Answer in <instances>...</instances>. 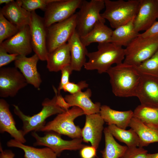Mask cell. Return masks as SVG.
I'll use <instances>...</instances> for the list:
<instances>
[{"label":"cell","instance_id":"17","mask_svg":"<svg viewBox=\"0 0 158 158\" xmlns=\"http://www.w3.org/2000/svg\"><path fill=\"white\" fill-rule=\"evenodd\" d=\"M40 60L36 54L30 57L18 55L15 61V67L19 69L27 83L40 89L42 82L40 75L37 71V65Z\"/></svg>","mask_w":158,"mask_h":158},{"label":"cell","instance_id":"16","mask_svg":"<svg viewBox=\"0 0 158 158\" xmlns=\"http://www.w3.org/2000/svg\"><path fill=\"white\" fill-rule=\"evenodd\" d=\"M85 115V125L81 131L83 140L90 142L97 149L101 140L104 121L99 113Z\"/></svg>","mask_w":158,"mask_h":158},{"label":"cell","instance_id":"14","mask_svg":"<svg viewBox=\"0 0 158 158\" xmlns=\"http://www.w3.org/2000/svg\"><path fill=\"white\" fill-rule=\"evenodd\" d=\"M158 19V0H140L133 23L138 32L149 29Z\"/></svg>","mask_w":158,"mask_h":158},{"label":"cell","instance_id":"2","mask_svg":"<svg viewBox=\"0 0 158 158\" xmlns=\"http://www.w3.org/2000/svg\"><path fill=\"white\" fill-rule=\"evenodd\" d=\"M97 49L87 54L89 60L84 66L86 70H96L100 74L107 73L113 64L122 63L125 58V49L111 42L99 43Z\"/></svg>","mask_w":158,"mask_h":158},{"label":"cell","instance_id":"25","mask_svg":"<svg viewBox=\"0 0 158 158\" xmlns=\"http://www.w3.org/2000/svg\"><path fill=\"white\" fill-rule=\"evenodd\" d=\"M134 18L127 23L113 30L110 42L118 46L126 47L140 34L135 30L133 23Z\"/></svg>","mask_w":158,"mask_h":158},{"label":"cell","instance_id":"32","mask_svg":"<svg viewBox=\"0 0 158 158\" xmlns=\"http://www.w3.org/2000/svg\"><path fill=\"white\" fill-rule=\"evenodd\" d=\"M20 29L0 12V44L16 34Z\"/></svg>","mask_w":158,"mask_h":158},{"label":"cell","instance_id":"42","mask_svg":"<svg viewBox=\"0 0 158 158\" xmlns=\"http://www.w3.org/2000/svg\"><path fill=\"white\" fill-rule=\"evenodd\" d=\"M13 1V0H0V4H4L5 5H7Z\"/></svg>","mask_w":158,"mask_h":158},{"label":"cell","instance_id":"9","mask_svg":"<svg viewBox=\"0 0 158 158\" xmlns=\"http://www.w3.org/2000/svg\"><path fill=\"white\" fill-rule=\"evenodd\" d=\"M76 13L68 19L47 28V44L48 53L66 43L75 30Z\"/></svg>","mask_w":158,"mask_h":158},{"label":"cell","instance_id":"34","mask_svg":"<svg viewBox=\"0 0 158 158\" xmlns=\"http://www.w3.org/2000/svg\"><path fill=\"white\" fill-rule=\"evenodd\" d=\"M128 147L120 158H149L147 151L142 147Z\"/></svg>","mask_w":158,"mask_h":158},{"label":"cell","instance_id":"21","mask_svg":"<svg viewBox=\"0 0 158 158\" xmlns=\"http://www.w3.org/2000/svg\"><path fill=\"white\" fill-rule=\"evenodd\" d=\"M70 51V65L73 70L81 71L86 62V56L88 52L82 42L80 37L75 30L68 41Z\"/></svg>","mask_w":158,"mask_h":158},{"label":"cell","instance_id":"6","mask_svg":"<svg viewBox=\"0 0 158 158\" xmlns=\"http://www.w3.org/2000/svg\"><path fill=\"white\" fill-rule=\"evenodd\" d=\"M123 63L137 66L151 57L158 49V37L146 38L139 35L125 49Z\"/></svg>","mask_w":158,"mask_h":158},{"label":"cell","instance_id":"23","mask_svg":"<svg viewBox=\"0 0 158 158\" xmlns=\"http://www.w3.org/2000/svg\"><path fill=\"white\" fill-rule=\"evenodd\" d=\"M99 114L104 122L108 125L114 124L120 128L126 129L133 117L131 110L116 111L105 105L101 106Z\"/></svg>","mask_w":158,"mask_h":158},{"label":"cell","instance_id":"24","mask_svg":"<svg viewBox=\"0 0 158 158\" xmlns=\"http://www.w3.org/2000/svg\"><path fill=\"white\" fill-rule=\"evenodd\" d=\"M105 20L99 21L85 36L80 37L81 41L85 47L93 42L102 43L110 42L113 30L105 24Z\"/></svg>","mask_w":158,"mask_h":158},{"label":"cell","instance_id":"31","mask_svg":"<svg viewBox=\"0 0 158 158\" xmlns=\"http://www.w3.org/2000/svg\"><path fill=\"white\" fill-rule=\"evenodd\" d=\"M134 67L141 74L158 78V49L150 58Z\"/></svg>","mask_w":158,"mask_h":158},{"label":"cell","instance_id":"8","mask_svg":"<svg viewBox=\"0 0 158 158\" xmlns=\"http://www.w3.org/2000/svg\"><path fill=\"white\" fill-rule=\"evenodd\" d=\"M45 133L44 135L41 137L36 132H32L31 135L36 140L33 144L34 146H43L48 147L57 157H59L64 150H81L86 146L82 143V138L66 140L62 138L61 134L54 132H46Z\"/></svg>","mask_w":158,"mask_h":158},{"label":"cell","instance_id":"4","mask_svg":"<svg viewBox=\"0 0 158 158\" xmlns=\"http://www.w3.org/2000/svg\"><path fill=\"white\" fill-rule=\"evenodd\" d=\"M41 110L38 113L30 116L24 114L17 105H13L14 112L22 121V129L25 135L30 132L40 131L46 124V120L52 115L58 114L66 111L56 103L55 95L51 99H45L42 103Z\"/></svg>","mask_w":158,"mask_h":158},{"label":"cell","instance_id":"39","mask_svg":"<svg viewBox=\"0 0 158 158\" xmlns=\"http://www.w3.org/2000/svg\"><path fill=\"white\" fill-rule=\"evenodd\" d=\"M139 35L146 38L158 37V21H156L147 30L140 33Z\"/></svg>","mask_w":158,"mask_h":158},{"label":"cell","instance_id":"22","mask_svg":"<svg viewBox=\"0 0 158 158\" xmlns=\"http://www.w3.org/2000/svg\"><path fill=\"white\" fill-rule=\"evenodd\" d=\"M46 61L47 68L50 72H57L70 64L71 53L68 43L49 53Z\"/></svg>","mask_w":158,"mask_h":158},{"label":"cell","instance_id":"27","mask_svg":"<svg viewBox=\"0 0 158 158\" xmlns=\"http://www.w3.org/2000/svg\"><path fill=\"white\" fill-rule=\"evenodd\" d=\"M7 145L8 147L19 148L24 153L25 158H57L56 154L47 147L42 148H35L24 145L14 139L8 141Z\"/></svg>","mask_w":158,"mask_h":158},{"label":"cell","instance_id":"10","mask_svg":"<svg viewBox=\"0 0 158 158\" xmlns=\"http://www.w3.org/2000/svg\"><path fill=\"white\" fill-rule=\"evenodd\" d=\"M83 0H54L50 3L44 11L43 18L47 28L66 20L75 13Z\"/></svg>","mask_w":158,"mask_h":158},{"label":"cell","instance_id":"20","mask_svg":"<svg viewBox=\"0 0 158 158\" xmlns=\"http://www.w3.org/2000/svg\"><path fill=\"white\" fill-rule=\"evenodd\" d=\"M1 13L5 18L20 29L30 23L31 12L23 8L13 0L10 3L5 5L0 9Z\"/></svg>","mask_w":158,"mask_h":158},{"label":"cell","instance_id":"19","mask_svg":"<svg viewBox=\"0 0 158 158\" xmlns=\"http://www.w3.org/2000/svg\"><path fill=\"white\" fill-rule=\"evenodd\" d=\"M92 94L91 90L87 88L84 92L66 95L64 98L71 107H79L85 115L99 113L101 104L99 102L94 103L90 99Z\"/></svg>","mask_w":158,"mask_h":158},{"label":"cell","instance_id":"36","mask_svg":"<svg viewBox=\"0 0 158 158\" xmlns=\"http://www.w3.org/2000/svg\"><path fill=\"white\" fill-rule=\"evenodd\" d=\"M61 71V79L57 90L58 93H60V92L61 90H62L63 86L70 82L69 81V77L73 70L70 64L64 67Z\"/></svg>","mask_w":158,"mask_h":158},{"label":"cell","instance_id":"43","mask_svg":"<svg viewBox=\"0 0 158 158\" xmlns=\"http://www.w3.org/2000/svg\"><path fill=\"white\" fill-rule=\"evenodd\" d=\"M149 158H158V152L154 154H148Z\"/></svg>","mask_w":158,"mask_h":158},{"label":"cell","instance_id":"28","mask_svg":"<svg viewBox=\"0 0 158 158\" xmlns=\"http://www.w3.org/2000/svg\"><path fill=\"white\" fill-rule=\"evenodd\" d=\"M105 146L101 151L103 158H120L128 148L127 146L122 145L115 140L113 136L107 127L104 129Z\"/></svg>","mask_w":158,"mask_h":158},{"label":"cell","instance_id":"13","mask_svg":"<svg viewBox=\"0 0 158 158\" xmlns=\"http://www.w3.org/2000/svg\"><path fill=\"white\" fill-rule=\"evenodd\" d=\"M141 75L135 97L138 98L141 105L158 109V78Z\"/></svg>","mask_w":158,"mask_h":158},{"label":"cell","instance_id":"3","mask_svg":"<svg viewBox=\"0 0 158 158\" xmlns=\"http://www.w3.org/2000/svg\"><path fill=\"white\" fill-rule=\"evenodd\" d=\"M105 10L101 16L109 22L114 29L135 18L139 8L140 0H104Z\"/></svg>","mask_w":158,"mask_h":158},{"label":"cell","instance_id":"37","mask_svg":"<svg viewBox=\"0 0 158 158\" xmlns=\"http://www.w3.org/2000/svg\"><path fill=\"white\" fill-rule=\"evenodd\" d=\"M18 55L8 53L4 48L0 47V68L15 61Z\"/></svg>","mask_w":158,"mask_h":158},{"label":"cell","instance_id":"1","mask_svg":"<svg viewBox=\"0 0 158 158\" xmlns=\"http://www.w3.org/2000/svg\"><path fill=\"white\" fill-rule=\"evenodd\" d=\"M110 78L112 90L117 97L135 96L141 74L134 66L123 62L111 67L107 71Z\"/></svg>","mask_w":158,"mask_h":158},{"label":"cell","instance_id":"40","mask_svg":"<svg viewBox=\"0 0 158 158\" xmlns=\"http://www.w3.org/2000/svg\"><path fill=\"white\" fill-rule=\"evenodd\" d=\"M53 88L56 96V103L60 107L66 111L69 109L71 107V105L65 100L64 97H63L60 93H58L56 88L53 86Z\"/></svg>","mask_w":158,"mask_h":158},{"label":"cell","instance_id":"18","mask_svg":"<svg viewBox=\"0 0 158 158\" xmlns=\"http://www.w3.org/2000/svg\"><path fill=\"white\" fill-rule=\"evenodd\" d=\"M0 132L8 133L13 139L23 143L26 142L22 130H18L16 127L9 104L3 98L0 99Z\"/></svg>","mask_w":158,"mask_h":158},{"label":"cell","instance_id":"35","mask_svg":"<svg viewBox=\"0 0 158 158\" xmlns=\"http://www.w3.org/2000/svg\"><path fill=\"white\" fill-rule=\"evenodd\" d=\"M88 86L89 84L85 80H81L77 83L69 82L63 86L62 90L70 94H74L82 91Z\"/></svg>","mask_w":158,"mask_h":158},{"label":"cell","instance_id":"15","mask_svg":"<svg viewBox=\"0 0 158 158\" xmlns=\"http://www.w3.org/2000/svg\"><path fill=\"white\" fill-rule=\"evenodd\" d=\"M9 53L27 56L32 52L30 28L29 25L20 29L15 35L0 44Z\"/></svg>","mask_w":158,"mask_h":158},{"label":"cell","instance_id":"38","mask_svg":"<svg viewBox=\"0 0 158 158\" xmlns=\"http://www.w3.org/2000/svg\"><path fill=\"white\" fill-rule=\"evenodd\" d=\"M97 150L92 146L86 145L80 150V155L82 158H94L96 155Z\"/></svg>","mask_w":158,"mask_h":158},{"label":"cell","instance_id":"7","mask_svg":"<svg viewBox=\"0 0 158 158\" xmlns=\"http://www.w3.org/2000/svg\"><path fill=\"white\" fill-rule=\"evenodd\" d=\"M105 7L104 0H83L79 11L76 13L75 31L80 37L86 35L98 21L106 20L100 13Z\"/></svg>","mask_w":158,"mask_h":158},{"label":"cell","instance_id":"26","mask_svg":"<svg viewBox=\"0 0 158 158\" xmlns=\"http://www.w3.org/2000/svg\"><path fill=\"white\" fill-rule=\"evenodd\" d=\"M129 126L133 129L138 135L140 139L139 147H143L150 144L158 142V130L150 128L133 117Z\"/></svg>","mask_w":158,"mask_h":158},{"label":"cell","instance_id":"33","mask_svg":"<svg viewBox=\"0 0 158 158\" xmlns=\"http://www.w3.org/2000/svg\"><path fill=\"white\" fill-rule=\"evenodd\" d=\"M54 0H18L17 3L27 11L31 12L40 9L45 11L47 6Z\"/></svg>","mask_w":158,"mask_h":158},{"label":"cell","instance_id":"41","mask_svg":"<svg viewBox=\"0 0 158 158\" xmlns=\"http://www.w3.org/2000/svg\"><path fill=\"white\" fill-rule=\"evenodd\" d=\"M0 158H14L15 154L10 150H3L2 147L0 145Z\"/></svg>","mask_w":158,"mask_h":158},{"label":"cell","instance_id":"5","mask_svg":"<svg viewBox=\"0 0 158 158\" xmlns=\"http://www.w3.org/2000/svg\"><path fill=\"white\" fill-rule=\"evenodd\" d=\"M79 107H73L71 109L60 114L52 121L48 122L40 130V131H52L63 135L73 139L82 138V129L74 123L77 117L84 115Z\"/></svg>","mask_w":158,"mask_h":158},{"label":"cell","instance_id":"30","mask_svg":"<svg viewBox=\"0 0 158 158\" xmlns=\"http://www.w3.org/2000/svg\"><path fill=\"white\" fill-rule=\"evenodd\" d=\"M147 126L158 130V109L149 108L140 104L133 111V117Z\"/></svg>","mask_w":158,"mask_h":158},{"label":"cell","instance_id":"12","mask_svg":"<svg viewBox=\"0 0 158 158\" xmlns=\"http://www.w3.org/2000/svg\"><path fill=\"white\" fill-rule=\"evenodd\" d=\"M28 84L23 75L15 67L0 68L1 97H14Z\"/></svg>","mask_w":158,"mask_h":158},{"label":"cell","instance_id":"11","mask_svg":"<svg viewBox=\"0 0 158 158\" xmlns=\"http://www.w3.org/2000/svg\"><path fill=\"white\" fill-rule=\"evenodd\" d=\"M29 26L32 50L40 60L46 61L49 53L47 44V28L43 18L35 11L31 12Z\"/></svg>","mask_w":158,"mask_h":158},{"label":"cell","instance_id":"29","mask_svg":"<svg viewBox=\"0 0 158 158\" xmlns=\"http://www.w3.org/2000/svg\"><path fill=\"white\" fill-rule=\"evenodd\" d=\"M107 128L113 137L120 142L125 143L128 147H139V138L132 128L126 130L119 128L114 124L108 125Z\"/></svg>","mask_w":158,"mask_h":158}]
</instances>
